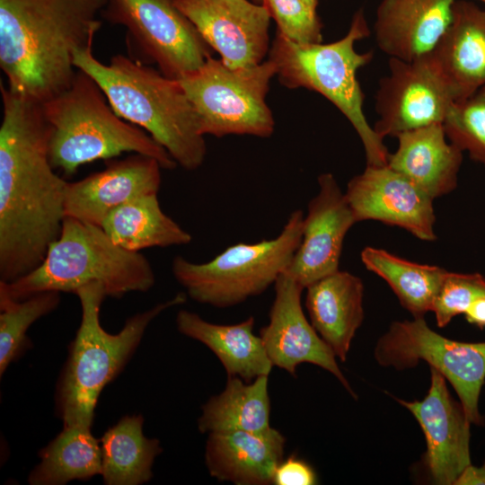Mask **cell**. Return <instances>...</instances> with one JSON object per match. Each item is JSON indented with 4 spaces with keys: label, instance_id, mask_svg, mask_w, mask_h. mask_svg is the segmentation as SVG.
<instances>
[{
    "label": "cell",
    "instance_id": "1",
    "mask_svg": "<svg viewBox=\"0 0 485 485\" xmlns=\"http://www.w3.org/2000/svg\"><path fill=\"white\" fill-rule=\"evenodd\" d=\"M0 88V281L11 283L35 269L59 236L67 181L49 160L42 103Z\"/></svg>",
    "mask_w": 485,
    "mask_h": 485
},
{
    "label": "cell",
    "instance_id": "2",
    "mask_svg": "<svg viewBox=\"0 0 485 485\" xmlns=\"http://www.w3.org/2000/svg\"><path fill=\"white\" fill-rule=\"evenodd\" d=\"M108 0H0V67L8 88L43 103L66 90L74 51L93 43Z\"/></svg>",
    "mask_w": 485,
    "mask_h": 485
},
{
    "label": "cell",
    "instance_id": "3",
    "mask_svg": "<svg viewBox=\"0 0 485 485\" xmlns=\"http://www.w3.org/2000/svg\"><path fill=\"white\" fill-rule=\"evenodd\" d=\"M74 65L94 79L119 117L147 131L177 165L188 171L202 165L205 136L179 80L121 54L103 64L93 43L74 51Z\"/></svg>",
    "mask_w": 485,
    "mask_h": 485
},
{
    "label": "cell",
    "instance_id": "4",
    "mask_svg": "<svg viewBox=\"0 0 485 485\" xmlns=\"http://www.w3.org/2000/svg\"><path fill=\"white\" fill-rule=\"evenodd\" d=\"M75 295L81 304V322L56 385L55 409L63 427L92 428L103 388L126 366L150 322L165 310L184 304L187 294L180 292L129 317L115 334L101 324L100 310L107 296L101 284L83 286Z\"/></svg>",
    "mask_w": 485,
    "mask_h": 485
},
{
    "label": "cell",
    "instance_id": "5",
    "mask_svg": "<svg viewBox=\"0 0 485 485\" xmlns=\"http://www.w3.org/2000/svg\"><path fill=\"white\" fill-rule=\"evenodd\" d=\"M42 108L49 126L51 165L66 176L81 165L107 161L124 152L151 156L165 170L177 166L143 128L119 117L99 84L80 69L71 85L43 102Z\"/></svg>",
    "mask_w": 485,
    "mask_h": 485
},
{
    "label": "cell",
    "instance_id": "6",
    "mask_svg": "<svg viewBox=\"0 0 485 485\" xmlns=\"http://www.w3.org/2000/svg\"><path fill=\"white\" fill-rule=\"evenodd\" d=\"M103 286L107 296L147 292L155 283L149 260L116 244L101 226L65 217L59 236L42 262L0 290L17 300L43 291L75 294L91 283Z\"/></svg>",
    "mask_w": 485,
    "mask_h": 485
},
{
    "label": "cell",
    "instance_id": "7",
    "mask_svg": "<svg viewBox=\"0 0 485 485\" xmlns=\"http://www.w3.org/2000/svg\"><path fill=\"white\" fill-rule=\"evenodd\" d=\"M370 35L362 9L353 15L347 34L331 43L298 44L277 31L269 49L276 75L287 88H306L323 95L348 119L358 135L367 165H386L388 152L368 123L363 110L365 95L357 71L371 62L372 51L359 53L355 43Z\"/></svg>",
    "mask_w": 485,
    "mask_h": 485
},
{
    "label": "cell",
    "instance_id": "8",
    "mask_svg": "<svg viewBox=\"0 0 485 485\" xmlns=\"http://www.w3.org/2000/svg\"><path fill=\"white\" fill-rule=\"evenodd\" d=\"M304 216L296 209L275 238L233 244L204 263L175 256L172 275L198 303L216 308L242 304L274 286L285 272L302 240Z\"/></svg>",
    "mask_w": 485,
    "mask_h": 485
},
{
    "label": "cell",
    "instance_id": "9",
    "mask_svg": "<svg viewBox=\"0 0 485 485\" xmlns=\"http://www.w3.org/2000/svg\"><path fill=\"white\" fill-rule=\"evenodd\" d=\"M275 75V64L269 59L252 66L232 68L221 59L209 57L200 67L178 80L204 136L269 137L275 122L266 95Z\"/></svg>",
    "mask_w": 485,
    "mask_h": 485
},
{
    "label": "cell",
    "instance_id": "10",
    "mask_svg": "<svg viewBox=\"0 0 485 485\" xmlns=\"http://www.w3.org/2000/svg\"><path fill=\"white\" fill-rule=\"evenodd\" d=\"M375 357L381 366L400 370L426 361L453 385L470 422L482 423L478 404L485 380V342L449 340L418 317L392 322L379 339Z\"/></svg>",
    "mask_w": 485,
    "mask_h": 485
},
{
    "label": "cell",
    "instance_id": "11",
    "mask_svg": "<svg viewBox=\"0 0 485 485\" xmlns=\"http://www.w3.org/2000/svg\"><path fill=\"white\" fill-rule=\"evenodd\" d=\"M101 16L124 26L137 48L170 78H181L211 57L207 44L174 0H108Z\"/></svg>",
    "mask_w": 485,
    "mask_h": 485
},
{
    "label": "cell",
    "instance_id": "12",
    "mask_svg": "<svg viewBox=\"0 0 485 485\" xmlns=\"http://www.w3.org/2000/svg\"><path fill=\"white\" fill-rule=\"evenodd\" d=\"M455 98L430 55L405 61L389 59V75L375 94L378 115L374 129L381 137L444 122Z\"/></svg>",
    "mask_w": 485,
    "mask_h": 485
},
{
    "label": "cell",
    "instance_id": "13",
    "mask_svg": "<svg viewBox=\"0 0 485 485\" xmlns=\"http://www.w3.org/2000/svg\"><path fill=\"white\" fill-rule=\"evenodd\" d=\"M203 40L229 67L263 62L269 49L270 14L267 7L249 0H174Z\"/></svg>",
    "mask_w": 485,
    "mask_h": 485
},
{
    "label": "cell",
    "instance_id": "14",
    "mask_svg": "<svg viewBox=\"0 0 485 485\" xmlns=\"http://www.w3.org/2000/svg\"><path fill=\"white\" fill-rule=\"evenodd\" d=\"M356 221L375 220L405 229L427 242L436 239L433 198L390 166L367 165L345 192Z\"/></svg>",
    "mask_w": 485,
    "mask_h": 485
},
{
    "label": "cell",
    "instance_id": "15",
    "mask_svg": "<svg viewBox=\"0 0 485 485\" xmlns=\"http://www.w3.org/2000/svg\"><path fill=\"white\" fill-rule=\"evenodd\" d=\"M274 289L269 322L260 331L272 365L293 376L303 363L318 366L332 374L356 398L334 352L306 319L301 303L304 289L286 273L278 277Z\"/></svg>",
    "mask_w": 485,
    "mask_h": 485
},
{
    "label": "cell",
    "instance_id": "16",
    "mask_svg": "<svg viewBox=\"0 0 485 485\" xmlns=\"http://www.w3.org/2000/svg\"><path fill=\"white\" fill-rule=\"evenodd\" d=\"M318 193L309 201L303 234L284 273L304 289L339 270L344 239L357 223L353 211L335 177H318Z\"/></svg>",
    "mask_w": 485,
    "mask_h": 485
},
{
    "label": "cell",
    "instance_id": "17",
    "mask_svg": "<svg viewBox=\"0 0 485 485\" xmlns=\"http://www.w3.org/2000/svg\"><path fill=\"white\" fill-rule=\"evenodd\" d=\"M431 383L422 401H398L419 423L427 440L426 463L433 481L454 484L471 464L470 420L461 402H456L446 387L445 378L430 367Z\"/></svg>",
    "mask_w": 485,
    "mask_h": 485
},
{
    "label": "cell",
    "instance_id": "18",
    "mask_svg": "<svg viewBox=\"0 0 485 485\" xmlns=\"http://www.w3.org/2000/svg\"><path fill=\"white\" fill-rule=\"evenodd\" d=\"M161 169L156 159L142 154L107 160L103 170L67 182L65 217L101 227L116 207L138 196L158 193Z\"/></svg>",
    "mask_w": 485,
    "mask_h": 485
},
{
    "label": "cell",
    "instance_id": "19",
    "mask_svg": "<svg viewBox=\"0 0 485 485\" xmlns=\"http://www.w3.org/2000/svg\"><path fill=\"white\" fill-rule=\"evenodd\" d=\"M456 0H381L375 36L390 57L405 61L430 55L453 20Z\"/></svg>",
    "mask_w": 485,
    "mask_h": 485
},
{
    "label": "cell",
    "instance_id": "20",
    "mask_svg": "<svg viewBox=\"0 0 485 485\" xmlns=\"http://www.w3.org/2000/svg\"><path fill=\"white\" fill-rule=\"evenodd\" d=\"M286 437L274 428L262 432L208 433L205 463L211 477L235 485H269L284 459Z\"/></svg>",
    "mask_w": 485,
    "mask_h": 485
},
{
    "label": "cell",
    "instance_id": "21",
    "mask_svg": "<svg viewBox=\"0 0 485 485\" xmlns=\"http://www.w3.org/2000/svg\"><path fill=\"white\" fill-rule=\"evenodd\" d=\"M387 165L401 173L433 199L457 187L463 151L446 140L442 123L403 132Z\"/></svg>",
    "mask_w": 485,
    "mask_h": 485
},
{
    "label": "cell",
    "instance_id": "22",
    "mask_svg": "<svg viewBox=\"0 0 485 485\" xmlns=\"http://www.w3.org/2000/svg\"><path fill=\"white\" fill-rule=\"evenodd\" d=\"M455 101L485 85V10L455 1L453 20L432 53Z\"/></svg>",
    "mask_w": 485,
    "mask_h": 485
},
{
    "label": "cell",
    "instance_id": "23",
    "mask_svg": "<svg viewBox=\"0 0 485 485\" xmlns=\"http://www.w3.org/2000/svg\"><path fill=\"white\" fill-rule=\"evenodd\" d=\"M305 289L310 322L336 357L345 361L364 319L362 280L339 269Z\"/></svg>",
    "mask_w": 485,
    "mask_h": 485
},
{
    "label": "cell",
    "instance_id": "24",
    "mask_svg": "<svg viewBox=\"0 0 485 485\" xmlns=\"http://www.w3.org/2000/svg\"><path fill=\"white\" fill-rule=\"evenodd\" d=\"M175 322L181 334L201 342L216 356L227 376L251 382L269 375L274 366L261 338L253 332L252 316L234 324H216L193 312L180 310Z\"/></svg>",
    "mask_w": 485,
    "mask_h": 485
},
{
    "label": "cell",
    "instance_id": "25",
    "mask_svg": "<svg viewBox=\"0 0 485 485\" xmlns=\"http://www.w3.org/2000/svg\"><path fill=\"white\" fill-rule=\"evenodd\" d=\"M101 227L116 244L136 252L192 241L191 234L163 211L157 193L138 196L116 207Z\"/></svg>",
    "mask_w": 485,
    "mask_h": 485
},
{
    "label": "cell",
    "instance_id": "26",
    "mask_svg": "<svg viewBox=\"0 0 485 485\" xmlns=\"http://www.w3.org/2000/svg\"><path fill=\"white\" fill-rule=\"evenodd\" d=\"M269 375L251 382L227 376L224 390L202 405L198 419L200 433L221 431L262 432L271 428Z\"/></svg>",
    "mask_w": 485,
    "mask_h": 485
},
{
    "label": "cell",
    "instance_id": "27",
    "mask_svg": "<svg viewBox=\"0 0 485 485\" xmlns=\"http://www.w3.org/2000/svg\"><path fill=\"white\" fill-rule=\"evenodd\" d=\"M142 415H127L100 438L105 485H140L153 477L152 467L163 452L157 438L143 433Z\"/></svg>",
    "mask_w": 485,
    "mask_h": 485
},
{
    "label": "cell",
    "instance_id": "28",
    "mask_svg": "<svg viewBox=\"0 0 485 485\" xmlns=\"http://www.w3.org/2000/svg\"><path fill=\"white\" fill-rule=\"evenodd\" d=\"M100 441V440H99ZM91 428L63 427L39 452L40 462L28 477L30 485H65L101 474V450Z\"/></svg>",
    "mask_w": 485,
    "mask_h": 485
},
{
    "label": "cell",
    "instance_id": "29",
    "mask_svg": "<svg viewBox=\"0 0 485 485\" xmlns=\"http://www.w3.org/2000/svg\"><path fill=\"white\" fill-rule=\"evenodd\" d=\"M364 266L385 280L401 305L414 318L423 317L433 305L447 270L400 258L385 250L366 247L361 251Z\"/></svg>",
    "mask_w": 485,
    "mask_h": 485
},
{
    "label": "cell",
    "instance_id": "30",
    "mask_svg": "<svg viewBox=\"0 0 485 485\" xmlns=\"http://www.w3.org/2000/svg\"><path fill=\"white\" fill-rule=\"evenodd\" d=\"M60 293L43 291L17 300L0 290V375L17 360L31 342L26 333L38 319L57 308Z\"/></svg>",
    "mask_w": 485,
    "mask_h": 485
},
{
    "label": "cell",
    "instance_id": "31",
    "mask_svg": "<svg viewBox=\"0 0 485 485\" xmlns=\"http://www.w3.org/2000/svg\"><path fill=\"white\" fill-rule=\"evenodd\" d=\"M443 128L452 144L485 166V85L454 101Z\"/></svg>",
    "mask_w": 485,
    "mask_h": 485
},
{
    "label": "cell",
    "instance_id": "32",
    "mask_svg": "<svg viewBox=\"0 0 485 485\" xmlns=\"http://www.w3.org/2000/svg\"><path fill=\"white\" fill-rule=\"evenodd\" d=\"M278 26V32L298 44L321 43L322 24L316 10L303 0H261Z\"/></svg>",
    "mask_w": 485,
    "mask_h": 485
},
{
    "label": "cell",
    "instance_id": "33",
    "mask_svg": "<svg viewBox=\"0 0 485 485\" xmlns=\"http://www.w3.org/2000/svg\"><path fill=\"white\" fill-rule=\"evenodd\" d=\"M485 296V278L480 273L447 271L436 297L432 312L439 327L464 313L476 299Z\"/></svg>",
    "mask_w": 485,
    "mask_h": 485
},
{
    "label": "cell",
    "instance_id": "34",
    "mask_svg": "<svg viewBox=\"0 0 485 485\" xmlns=\"http://www.w3.org/2000/svg\"><path fill=\"white\" fill-rule=\"evenodd\" d=\"M316 483V474L304 460L294 455L283 459L278 465L274 477V485H313Z\"/></svg>",
    "mask_w": 485,
    "mask_h": 485
},
{
    "label": "cell",
    "instance_id": "35",
    "mask_svg": "<svg viewBox=\"0 0 485 485\" xmlns=\"http://www.w3.org/2000/svg\"><path fill=\"white\" fill-rule=\"evenodd\" d=\"M454 485H485V463L481 466H466L454 483Z\"/></svg>",
    "mask_w": 485,
    "mask_h": 485
},
{
    "label": "cell",
    "instance_id": "36",
    "mask_svg": "<svg viewBox=\"0 0 485 485\" xmlns=\"http://www.w3.org/2000/svg\"><path fill=\"white\" fill-rule=\"evenodd\" d=\"M468 322L481 328L485 327V296L473 301L464 312Z\"/></svg>",
    "mask_w": 485,
    "mask_h": 485
},
{
    "label": "cell",
    "instance_id": "37",
    "mask_svg": "<svg viewBox=\"0 0 485 485\" xmlns=\"http://www.w3.org/2000/svg\"><path fill=\"white\" fill-rule=\"evenodd\" d=\"M310 8L316 10L318 0H303Z\"/></svg>",
    "mask_w": 485,
    "mask_h": 485
},
{
    "label": "cell",
    "instance_id": "38",
    "mask_svg": "<svg viewBox=\"0 0 485 485\" xmlns=\"http://www.w3.org/2000/svg\"><path fill=\"white\" fill-rule=\"evenodd\" d=\"M479 1L482 2L485 4V0H479Z\"/></svg>",
    "mask_w": 485,
    "mask_h": 485
},
{
    "label": "cell",
    "instance_id": "39",
    "mask_svg": "<svg viewBox=\"0 0 485 485\" xmlns=\"http://www.w3.org/2000/svg\"><path fill=\"white\" fill-rule=\"evenodd\" d=\"M252 1H256V2H261V0H252Z\"/></svg>",
    "mask_w": 485,
    "mask_h": 485
}]
</instances>
